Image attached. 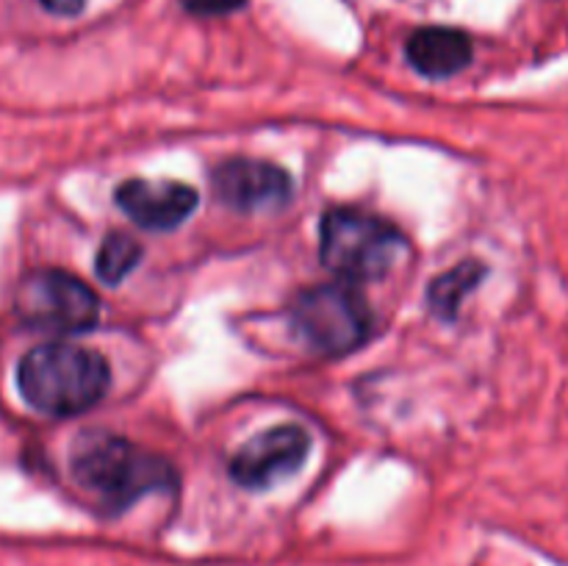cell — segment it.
<instances>
[{"label": "cell", "mask_w": 568, "mask_h": 566, "mask_svg": "<svg viewBox=\"0 0 568 566\" xmlns=\"http://www.w3.org/2000/svg\"><path fill=\"white\" fill-rule=\"evenodd\" d=\"M70 472L109 514H120L144 494L175 492L178 472L161 455L105 431H87L70 449Z\"/></svg>", "instance_id": "6da1fadb"}, {"label": "cell", "mask_w": 568, "mask_h": 566, "mask_svg": "<svg viewBox=\"0 0 568 566\" xmlns=\"http://www.w3.org/2000/svg\"><path fill=\"white\" fill-rule=\"evenodd\" d=\"M109 383L111 372L103 355L78 344H39L17 364L22 400L48 416H78L94 408Z\"/></svg>", "instance_id": "7a4b0ae2"}, {"label": "cell", "mask_w": 568, "mask_h": 566, "mask_svg": "<svg viewBox=\"0 0 568 566\" xmlns=\"http://www.w3.org/2000/svg\"><path fill=\"white\" fill-rule=\"evenodd\" d=\"M408 250L403 233L383 216L358 209H333L322 216V264L344 283L381 281Z\"/></svg>", "instance_id": "3957f363"}, {"label": "cell", "mask_w": 568, "mask_h": 566, "mask_svg": "<svg viewBox=\"0 0 568 566\" xmlns=\"http://www.w3.org/2000/svg\"><path fill=\"white\" fill-rule=\"evenodd\" d=\"M292 322L311 350L322 355H347L375 331L369 303L355 283H320L294 300Z\"/></svg>", "instance_id": "277c9868"}, {"label": "cell", "mask_w": 568, "mask_h": 566, "mask_svg": "<svg viewBox=\"0 0 568 566\" xmlns=\"http://www.w3.org/2000/svg\"><path fill=\"white\" fill-rule=\"evenodd\" d=\"M14 314L31 331L75 336L100 320V300L92 286L67 270L44 266L20 277L14 289Z\"/></svg>", "instance_id": "5b68a950"}, {"label": "cell", "mask_w": 568, "mask_h": 566, "mask_svg": "<svg viewBox=\"0 0 568 566\" xmlns=\"http://www.w3.org/2000/svg\"><path fill=\"white\" fill-rule=\"evenodd\" d=\"M311 436L300 425H277L250 438L231 458V477L242 488L264 492L292 477L305 464Z\"/></svg>", "instance_id": "8992f818"}, {"label": "cell", "mask_w": 568, "mask_h": 566, "mask_svg": "<svg viewBox=\"0 0 568 566\" xmlns=\"http://www.w3.org/2000/svg\"><path fill=\"white\" fill-rule=\"evenodd\" d=\"M214 192L227 209L242 214L277 211L292 200L294 181L283 166L261 159H227L211 175Z\"/></svg>", "instance_id": "52a82bcc"}, {"label": "cell", "mask_w": 568, "mask_h": 566, "mask_svg": "<svg viewBox=\"0 0 568 566\" xmlns=\"http://www.w3.org/2000/svg\"><path fill=\"white\" fill-rule=\"evenodd\" d=\"M200 198L189 183L131 178L116 186V205L148 231H175L192 216Z\"/></svg>", "instance_id": "ba28073f"}, {"label": "cell", "mask_w": 568, "mask_h": 566, "mask_svg": "<svg viewBox=\"0 0 568 566\" xmlns=\"http://www.w3.org/2000/svg\"><path fill=\"white\" fill-rule=\"evenodd\" d=\"M405 53H408L410 67L416 72L433 78V81H442V78H453L455 72L469 64L471 39L455 28H422V31L410 33Z\"/></svg>", "instance_id": "9c48e42d"}, {"label": "cell", "mask_w": 568, "mask_h": 566, "mask_svg": "<svg viewBox=\"0 0 568 566\" xmlns=\"http://www.w3.org/2000/svg\"><path fill=\"white\" fill-rule=\"evenodd\" d=\"M483 275H486V266L480 261H460L444 275L433 277L430 289H427V303H430L433 314L442 320H455L464 300L475 292Z\"/></svg>", "instance_id": "30bf717a"}, {"label": "cell", "mask_w": 568, "mask_h": 566, "mask_svg": "<svg viewBox=\"0 0 568 566\" xmlns=\"http://www.w3.org/2000/svg\"><path fill=\"white\" fill-rule=\"evenodd\" d=\"M139 261H142V244L128 233L114 231L103 239L98 255H94V272L109 286H120L136 270Z\"/></svg>", "instance_id": "8fae6325"}, {"label": "cell", "mask_w": 568, "mask_h": 566, "mask_svg": "<svg viewBox=\"0 0 568 566\" xmlns=\"http://www.w3.org/2000/svg\"><path fill=\"white\" fill-rule=\"evenodd\" d=\"M192 14L200 17H214V14H227V11H236L239 6H244V0H183Z\"/></svg>", "instance_id": "7c38bea8"}, {"label": "cell", "mask_w": 568, "mask_h": 566, "mask_svg": "<svg viewBox=\"0 0 568 566\" xmlns=\"http://www.w3.org/2000/svg\"><path fill=\"white\" fill-rule=\"evenodd\" d=\"M39 3H42L48 11H53V14L72 17L87 6V0H39Z\"/></svg>", "instance_id": "4fadbf2b"}]
</instances>
